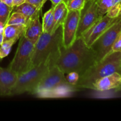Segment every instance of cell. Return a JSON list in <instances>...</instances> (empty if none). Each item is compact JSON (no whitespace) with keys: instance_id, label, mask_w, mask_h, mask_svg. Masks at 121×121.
<instances>
[{"instance_id":"cell-15","label":"cell","mask_w":121,"mask_h":121,"mask_svg":"<svg viewBox=\"0 0 121 121\" xmlns=\"http://www.w3.org/2000/svg\"><path fill=\"white\" fill-rule=\"evenodd\" d=\"M26 26L24 25H5L4 28V41L20 39L24 35Z\"/></svg>"},{"instance_id":"cell-3","label":"cell","mask_w":121,"mask_h":121,"mask_svg":"<svg viewBox=\"0 0 121 121\" xmlns=\"http://www.w3.org/2000/svg\"><path fill=\"white\" fill-rule=\"evenodd\" d=\"M114 73L121 74V52L112 51L80 76L76 86L93 89L96 80Z\"/></svg>"},{"instance_id":"cell-32","label":"cell","mask_w":121,"mask_h":121,"mask_svg":"<svg viewBox=\"0 0 121 121\" xmlns=\"http://www.w3.org/2000/svg\"><path fill=\"white\" fill-rule=\"evenodd\" d=\"M70 1H71V0H63V2H65V3L66 4V5H67L69 3V2H70Z\"/></svg>"},{"instance_id":"cell-16","label":"cell","mask_w":121,"mask_h":121,"mask_svg":"<svg viewBox=\"0 0 121 121\" xmlns=\"http://www.w3.org/2000/svg\"><path fill=\"white\" fill-rule=\"evenodd\" d=\"M41 11L42 9H39L36 7L28 2H25L20 5L14 7L13 11L18 12L23 14L27 19V24H28V22L37 14L41 13Z\"/></svg>"},{"instance_id":"cell-29","label":"cell","mask_w":121,"mask_h":121,"mask_svg":"<svg viewBox=\"0 0 121 121\" xmlns=\"http://www.w3.org/2000/svg\"><path fill=\"white\" fill-rule=\"evenodd\" d=\"M52 3V6H56L60 2H63V0H50Z\"/></svg>"},{"instance_id":"cell-7","label":"cell","mask_w":121,"mask_h":121,"mask_svg":"<svg viewBox=\"0 0 121 121\" xmlns=\"http://www.w3.org/2000/svg\"><path fill=\"white\" fill-rule=\"evenodd\" d=\"M68 84L65 73L56 65H53L39 84L34 94L39 96L42 93Z\"/></svg>"},{"instance_id":"cell-28","label":"cell","mask_w":121,"mask_h":121,"mask_svg":"<svg viewBox=\"0 0 121 121\" xmlns=\"http://www.w3.org/2000/svg\"><path fill=\"white\" fill-rule=\"evenodd\" d=\"M2 2L8 6L11 7H14L13 6V0H1Z\"/></svg>"},{"instance_id":"cell-5","label":"cell","mask_w":121,"mask_h":121,"mask_svg":"<svg viewBox=\"0 0 121 121\" xmlns=\"http://www.w3.org/2000/svg\"><path fill=\"white\" fill-rule=\"evenodd\" d=\"M121 34V15L116 18L91 46V47L96 53L97 61H100L112 52V46Z\"/></svg>"},{"instance_id":"cell-19","label":"cell","mask_w":121,"mask_h":121,"mask_svg":"<svg viewBox=\"0 0 121 121\" xmlns=\"http://www.w3.org/2000/svg\"><path fill=\"white\" fill-rule=\"evenodd\" d=\"M17 41L16 39H11L2 42L0 45V60H2L9 54L12 46Z\"/></svg>"},{"instance_id":"cell-20","label":"cell","mask_w":121,"mask_h":121,"mask_svg":"<svg viewBox=\"0 0 121 121\" xmlns=\"http://www.w3.org/2000/svg\"><path fill=\"white\" fill-rule=\"evenodd\" d=\"M13 9L14 7H9L0 0V21L5 25L7 23Z\"/></svg>"},{"instance_id":"cell-13","label":"cell","mask_w":121,"mask_h":121,"mask_svg":"<svg viewBox=\"0 0 121 121\" xmlns=\"http://www.w3.org/2000/svg\"><path fill=\"white\" fill-rule=\"evenodd\" d=\"M40 14H37L28 22L24 33V35L34 44L43 33L42 23L40 20Z\"/></svg>"},{"instance_id":"cell-2","label":"cell","mask_w":121,"mask_h":121,"mask_svg":"<svg viewBox=\"0 0 121 121\" xmlns=\"http://www.w3.org/2000/svg\"><path fill=\"white\" fill-rule=\"evenodd\" d=\"M63 44V27L60 26L53 33L43 32L34 45L31 68L43 62L49 61L50 66L59 57Z\"/></svg>"},{"instance_id":"cell-22","label":"cell","mask_w":121,"mask_h":121,"mask_svg":"<svg viewBox=\"0 0 121 121\" xmlns=\"http://www.w3.org/2000/svg\"><path fill=\"white\" fill-rule=\"evenodd\" d=\"M106 15L112 18L118 17L121 15V2L112 4Z\"/></svg>"},{"instance_id":"cell-27","label":"cell","mask_w":121,"mask_h":121,"mask_svg":"<svg viewBox=\"0 0 121 121\" xmlns=\"http://www.w3.org/2000/svg\"><path fill=\"white\" fill-rule=\"evenodd\" d=\"M25 2H26V0H13V6L15 7L20 5L24 3Z\"/></svg>"},{"instance_id":"cell-4","label":"cell","mask_w":121,"mask_h":121,"mask_svg":"<svg viewBox=\"0 0 121 121\" xmlns=\"http://www.w3.org/2000/svg\"><path fill=\"white\" fill-rule=\"evenodd\" d=\"M50 67L49 61H46L18 76L17 80L9 96L22 94L26 92L34 94L39 84L49 70Z\"/></svg>"},{"instance_id":"cell-6","label":"cell","mask_w":121,"mask_h":121,"mask_svg":"<svg viewBox=\"0 0 121 121\" xmlns=\"http://www.w3.org/2000/svg\"><path fill=\"white\" fill-rule=\"evenodd\" d=\"M34 45L24 35L20 38L14 57L8 67L15 72L18 76L31 69V59Z\"/></svg>"},{"instance_id":"cell-18","label":"cell","mask_w":121,"mask_h":121,"mask_svg":"<svg viewBox=\"0 0 121 121\" xmlns=\"http://www.w3.org/2000/svg\"><path fill=\"white\" fill-rule=\"evenodd\" d=\"M27 21L24 15L18 12H13L5 25H24L27 26Z\"/></svg>"},{"instance_id":"cell-26","label":"cell","mask_w":121,"mask_h":121,"mask_svg":"<svg viewBox=\"0 0 121 121\" xmlns=\"http://www.w3.org/2000/svg\"><path fill=\"white\" fill-rule=\"evenodd\" d=\"M112 51L121 52V34L117 38V40L113 44L112 48Z\"/></svg>"},{"instance_id":"cell-9","label":"cell","mask_w":121,"mask_h":121,"mask_svg":"<svg viewBox=\"0 0 121 121\" xmlns=\"http://www.w3.org/2000/svg\"><path fill=\"white\" fill-rule=\"evenodd\" d=\"M79 17V11H69L62 25L63 44L65 47L67 48L70 46L76 39Z\"/></svg>"},{"instance_id":"cell-1","label":"cell","mask_w":121,"mask_h":121,"mask_svg":"<svg viewBox=\"0 0 121 121\" xmlns=\"http://www.w3.org/2000/svg\"><path fill=\"white\" fill-rule=\"evenodd\" d=\"M96 62L95 52L80 37L76 38L69 47L61 46L54 65L65 74L75 72L81 76Z\"/></svg>"},{"instance_id":"cell-31","label":"cell","mask_w":121,"mask_h":121,"mask_svg":"<svg viewBox=\"0 0 121 121\" xmlns=\"http://www.w3.org/2000/svg\"><path fill=\"white\" fill-rule=\"evenodd\" d=\"M4 27H5L4 24L0 21V32L4 30Z\"/></svg>"},{"instance_id":"cell-21","label":"cell","mask_w":121,"mask_h":121,"mask_svg":"<svg viewBox=\"0 0 121 121\" xmlns=\"http://www.w3.org/2000/svg\"><path fill=\"white\" fill-rule=\"evenodd\" d=\"M113 0H98L97 2L98 14L100 16H104L106 14L111 7Z\"/></svg>"},{"instance_id":"cell-14","label":"cell","mask_w":121,"mask_h":121,"mask_svg":"<svg viewBox=\"0 0 121 121\" xmlns=\"http://www.w3.org/2000/svg\"><path fill=\"white\" fill-rule=\"evenodd\" d=\"M69 10L67 5L63 2H60L56 6H54L53 10L54 26L52 33H53L60 26H62L68 14Z\"/></svg>"},{"instance_id":"cell-30","label":"cell","mask_w":121,"mask_h":121,"mask_svg":"<svg viewBox=\"0 0 121 121\" xmlns=\"http://www.w3.org/2000/svg\"><path fill=\"white\" fill-rule=\"evenodd\" d=\"M4 41V30L0 32V45Z\"/></svg>"},{"instance_id":"cell-24","label":"cell","mask_w":121,"mask_h":121,"mask_svg":"<svg viewBox=\"0 0 121 121\" xmlns=\"http://www.w3.org/2000/svg\"><path fill=\"white\" fill-rule=\"evenodd\" d=\"M79 76H79V73L75 72H72L67 73V75L66 77V79L69 84L73 85V86H76L78 82Z\"/></svg>"},{"instance_id":"cell-10","label":"cell","mask_w":121,"mask_h":121,"mask_svg":"<svg viewBox=\"0 0 121 121\" xmlns=\"http://www.w3.org/2000/svg\"><path fill=\"white\" fill-rule=\"evenodd\" d=\"M117 18H112L108 17L106 14L100 17L81 35V37L87 46L91 47L93 43L103 34Z\"/></svg>"},{"instance_id":"cell-33","label":"cell","mask_w":121,"mask_h":121,"mask_svg":"<svg viewBox=\"0 0 121 121\" xmlns=\"http://www.w3.org/2000/svg\"><path fill=\"white\" fill-rule=\"evenodd\" d=\"M93 1H96V2H98V0H93Z\"/></svg>"},{"instance_id":"cell-11","label":"cell","mask_w":121,"mask_h":121,"mask_svg":"<svg viewBox=\"0 0 121 121\" xmlns=\"http://www.w3.org/2000/svg\"><path fill=\"white\" fill-rule=\"evenodd\" d=\"M17 78V74L10 69L0 67V96H9Z\"/></svg>"},{"instance_id":"cell-17","label":"cell","mask_w":121,"mask_h":121,"mask_svg":"<svg viewBox=\"0 0 121 121\" xmlns=\"http://www.w3.org/2000/svg\"><path fill=\"white\" fill-rule=\"evenodd\" d=\"M54 6H52V8L47 11L43 17V32L52 33L54 26V17H53V10Z\"/></svg>"},{"instance_id":"cell-25","label":"cell","mask_w":121,"mask_h":121,"mask_svg":"<svg viewBox=\"0 0 121 121\" xmlns=\"http://www.w3.org/2000/svg\"><path fill=\"white\" fill-rule=\"evenodd\" d=\"M47 0H26V2L33 5L40 9H42L44 4Z\"/></svg>"},{"instance_id":"cell-23","label":"cell","mask_w":121,"mask_h":121,"mask_svg":"<svg viewBox=\"0 0 121 121\" xmlns=\"http://www.w3.org/2000/svg\"><path fill=\"white\" fill-rule=\"evenodd\" d=\"M86 0H71L67 5L69 11H80L83 8Z\"/></svg>"},{"instance_id":"cell-12","label":"cell","mask_w":121,"mask_h":121,"mask_svg":"<svg viewBox=\"0 0 121 121\" xmlns=\"http://www.w3.org/2000/svg\"><path fill=\"white\" fill-rule=\"evenodd\" d=\"M121 88V74L114 73L98 79L95 82L93 89L98 91H105L111 89L119 90Z\"/></svg>"},{"instance_id":"cell-8","label":"cell","mask_w":121,"mask_h":121,"mask_svg":"<svg viewBox=\"0 0 121 121\" xmlns=\"http://www.w3.org/2000/svg\"><path fill=\"white\" fill-rule=\"evenodd\" d=\"M100 17L98 14L97 2L93 0H86L83 8L80 11L76 38L80 37Z\"/></svg>"}]
</instances>
